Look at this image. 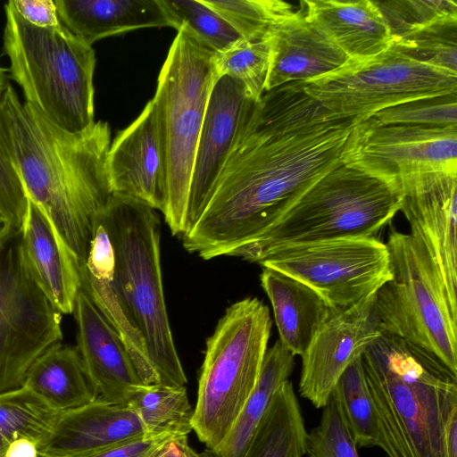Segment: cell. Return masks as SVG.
Wrapping results in <instances>:
<instances>
[{
	"label": "cell",
	"instance_id": "obj_49",
	"mask_svg": "<svg viewBox=\"0 0 457 457\" xmlns=\"http://www.w3.org/2000/svg\"><path fill=\"white\" fill-rule=\"evenodd\" d=\"M2 457H4V456H2Z\"/></svg>",
	"mask_w": 457,
	"mask_h": 457
},
{
	"label": "cell",
	"instance_id": "obj_14",
	"mask_svg": "<svg viewBox=\"0 0 457 457\" xmlns=\"http://www.w3.org/2000/svg\"><path fill=\"white\" fill-rule=\"evenodd\" d=\"M397 180L410 233L429 253L457 309V170L418 171Z\"/></svg>",
	"mask_w": 457,
	"mask_h": 457
},
{
	"label": "cell",
	"instance_id": "obj_5",
	"mask_svg": "<svg viewBox=\"0 0 457 457\" xmlns=\"http://www.w3.org/2000/svg\"><path fill=\"white\" fill-rule=\"evenodd\" d=\"M398 181L343 161L311 184L264 234L232 256L257 262L272 249L343 237H378L401 208Z\"/></svg>",
	"mask_w": 457,
	"mask_h": 457
},
{
	"label": "cell",
	"instance_id": "obj_31",
	"mask_svg": "<svg viewBox=\"0 0 457 457\" xmlns=\"http://www.w3.org/2000/svg\"><path fill=\"white\" fill-rule=\"evenodd\" d=\"M61 411L22 386L0 394V440L28 439L37 446L53 429Z\"/></svg>",
	"mask_w": 457,
	"mask_h": 457
},
{
	"label": "cell",
	"instance_id": "obj_29",
	"mask_svg": "<svg viewBox=\"0 0 457 457\" xmlns=\"http://www.w3.org/2000/svg\"><path fill=\"white\" fill-rule=\"evenodd\" d=\"M147 436H187L193 431L192 408L186 386L145 385L129 397Z\"/></svg>",
	"mask_w": 457,
	"mask_h": 457
},
{
	"label": "cell",
	"instance_id": "obj_24",
	"mask_svg": "<svg viewBox=\"0 0 457 457\" xmlns=\"http://www.w3.org/2000/svg\"><path fill=\"white\" fill-rule=\"evenodd\" d=\"M54 4L61 23L89 46L131 30L170 27L158 0H54Z\"/></svg>",
	"mask_w": 457,
	"mask_h": 457
},
{
	"label": "cell",
	"instance_id": "obj_11",
	"mask_svg": "<svg viewBox=\"0 0 457 457\" xmlns=\"http://www.w3.org/2000/svg\"><path fill=\"white\" fill-rule=\"evenodd\" d=\"M61 322L32 276L21 232L9 229L0 238V394L22 386L35 360L62 342Z\"/></svg>",
	"mask_w": 457,
	"mask_h": 457
},
{
	"label": "cell",
	"instance_id": "obj_23",
	"mask_svg": "<svg viewBox=\"0 0 457 457\" xmlns=\"http://www.w3.org/2000/svg\"><path fill=\"white\" fill-rule=\"evenodd\" d=\"M112 274V248L99 221L87 257L80 265V289L88 295L120 335L144 384L160 385L147 357L145 343L117 295Z\"/></svg>",
	"mask_w": 457,
	"mask_h": 457
},
{
	"label": "cell",
	"instance_id": "obj_8",
	"mask_svg": "<svg viewBox=\"0 0 457 457\" xmlns=\"http://www.w3.org/2000/svg\"><path fill=\"white\" fill-rule=\"evenodd\" d=\"M386 244L391 276L372 306L378 328L421 348L457 375V309L437 267L411 233L391 228Z\"/></svg>",
	"mask_w": 457,
	"mask_h": 457
},
{
	"label": "cell",
	"instance_id": "obj_40",
	"mask_svg": "<svg viewBox=\"0 0 457 457\" xmlns=\"http://www.w3.org/2000/svg\"><path fill=\"white\" fill-rule=\"evenodd\" d=\"M8 4L31 25L53 28L62 24L54 0H10Z\"/></svg>",
	"mask_w": 457,
	"mask_h": 457
},
{
	"label": "cell",
	"instance_id": "obj_20",
	"mask_svg": "<svg viewBox=\"0 0 457 457\" xmlns=\"http://www.w3.org/2000/svg\"><path fill=\"white\" fill-rule=\"evenodd\" d=\"M21 241L27 263L41 290L62 314L73 313L81 288L79 261L48 216L29 200Z\"/></svg>",
	"mask_w": 457,
	"mask_h": 457
},
{
	"label": "cell",
	"instance_id": "obj_38",
	"mask_svg": "<svg viewBox=\"0 0 457 457\" xmlns=\"http://www.w3.org/2000/svg\"><path fill=\"white\" fill-rule=\"evenodd\" d=\"M307 457H360L337 395L332 392L319 424L307 432Z\"/></svg>",
	"mask_w": 457,
	"mask_h": 457
},
{
	"label": "cell",
	"instance_id": "obj_42",
	"mask_svg": "<svg viewBox=\"0 0 457 457\" xmlns=\"http://www.w3.org/2000/svg\"><path fill=\"white\" fill-rule=\"evenodd\" d=\"M147 457H202L189 445L187 436H174L159 445Z\"/></svg>",
	"mask_w": 457,
	"mask_h": 457
},
{
	"label": "cell",
	"instance_id": "obj_33",
	"mask_svg": "<svg viewBox=\"0 0 457 457\" xmlns=\"http://www.w3.org/2000/svg\"><path fill=\"white\" fill-rule=\"evenodd\" d=\"M271 49L269 38L239 40L228 49L213 53L212 65L216 79L228 76L239 81L248 96L259 101L265 93Z\"/></svg>",
	"mask_w": 457,
	"mask_h": 457
},
{
	"label": "cell",
	"instance_id": "obj_35",
	"mask_svg": "<svg viewBox=\"0 0 457 457\" xmlns=\"http://www.w3.org/2000/svg\"><path fill=\"white\" fill-rule=\"evenodd\" d=\"M393 46L413 60L457 74V21L395 37Z\"/></svg>",
	"mask_w": 457,
	"mask_h": 457
},
{
	"label": "cell",
	"instance_id": "obj_34",
	"mask_svg": "<svg viewBox=\"0 0 457 457\" xmlns=\"http://www.w3.org/2000/svg\"><path fill=\"white\" fill-rule=\"evenodd\" d=\"M248 41L269 37L272 29L289 17L294 7L279 0H203Z\"/></svg>",
	"mask_w": 457,
	"mask_h": 457
},
{
	"label": "cell",
	"instance_id": "obj_6",
	"mask_svg": "<svg viewBox=\"0 0 457 457\" xmlns=\"http://www.w3.org/2000/svg\"><path fill=\"white\" fill-rule=\"evenodd\" d=\"M4 51L25 102L54 125L80 132L94 123L96 53L62 24L41 28L4 4Z\"/></svg>",
	"mask_w": 457,
	"mask_h": 457
},
{
	"label": "cell",
	"instance_id": "obj_44",
	"mask_svg": "<svg viewBox=\"0 0 457 457\" xmlns=\"http://www.w3.org/2000/svg\"><path fill=\"white\" fill-rule=\"evenodd\" d=\"M447 457H457V411L453 412L445 426Z\"/></svg>",
	"mask_w": 457,
	"mask_h": 457
},
{
	"label": "cell",
	"instance_id": "obj_22",
	"mask_svg": "<svg viewBox=\"0 0 457 457\" xmlns=\"http://www.w3.org/2000/svg\"><path fill=\"white\" fill-rule=\"evenodd\" d=\"M301 4L305 18L348 58L376 55L394 42L375 1L303 0Z\"/></svg>",
	"mask_w": 457,
	"mask_h": 457
},
{
	"label": "cell",
	"instance_id": "obj_45",
	"mask_svg": "<svg viewBox=\"0 0 457 457\" xmlns=\"http://www.w3.org/2000/svg\"><path fill=\"white\" fill-rule=\"evenodd\" d=\"M6 69L0 65V102L10 86L8 83V76Z\"/></svg>",
	"mask_w": 457,
	"mask_h": 457
},
{
	"label": "cell",
	"instance_id": "obj_2",
	"mask_svg": "<svg viewBox=\"0 0 457 457\" xmlns=\"http://www.w3.org/2000/svg\"><path fill=\"white\" fill-rule=\"evenodd\" d=\"M0 143L28 199L48 216L81 265L113 195L109 124L99 120L80 132L65 131L21 102L10 85L0 102Z\"/></svg>",
	"mask_w": 457,
	"mask_h": 457
},
{
	"label": "cell",
	"instance_id": "obj_41",
	"mask_svg": "<svg viewBox=\"0 0 457 457\" xmlns=\"http://www.w3.org/2000/svg\"><path fill=\"white\" fill-rule=\"evenodd\" d=\"M174 435L143 436L79 457H147L159 445Z\"/></svg>",
	"mask_w": 457,
	"mask_h": 457
},
{
	"label": "cell",
	"instance_id": "obj_21",
	"mask_svg": "<svg viewBox=\"0 0 457 457\" xmlns=\"http://www.w3.org/2000/svg\"><path fill=\"white\" fill-rule=\"evenodd\" d=\"M271 58L265 92L294 82H309L343 66L348 56L304 16L294 12L269 35Z\"/></svg>",
	"mask_w": 457,
	"mask_h": 457
},
{
	"label": "cell",
	"instance_id": "obj_39",
	"mask_svg": "<svg viewBox=\"0 0 457 457\" xmlns=\"http://www.w3.org/2000/svg\"><path fill=\"white\" fill-rule=\"evenodd\" d=\"M29 210V199L8 155L0 143V215L12 230L21 232Z\"/></svg>",
	"mask_w": 457,
	"mask_h": 457
},
{
	"label": "cell",
	"instance_id": "obj_9",
	"mask_svg": "<svg viewBox=\"0 0 457 457\" xmlns=\"http://www.w3.org/2000/svg\"><path fill=\"white\" fill-rule=\"evenodd\" d=\"M211 51L179 30L159 73L154 100L167 162V202L162 212L172 235L187 228L189 187L197 143L216 82Z\"/></svg>",
	"mask_w": 457,
	"mask_h": 457
},
{
	"label": "cell",
	"instance_id": "obj_15",
	"mask_svg": "<svg viewBox=\"0 0 457 457\" xmlns=\"http://www.w3.org/2000/svg\"><path fill=\"white\" fill-rule=\"evenodd\" d=\"M373 298L345 310L331 309L302 354L299 395L315 408L325 406L347 366L381 335Z\"/></svg>",
	"mask_w": 457,
	"mask_h": 457
},
{
	"label": "cell",
	"instance_id": "obj_18",
	"mask_svg": "<svg viewBox=\"0 0 457 457\" xmlns=\"http://www.w3.org/2000/svg\"><path fill=\"white\" fill-rule=\"evenodd\" d=\"M77 348L87 377L99 398L127 405L142 381L120 335L80 289L73 311Z\"/></svg>",
	"mask_w": 457,
	"mask_h": 457
},
{
	"label": "cell",
	"instance_id": "obj_19",
	"mask_svg": "<svg viewBox=\"0 0 457 457\" xmlns=\"http://www.w3.org/2000/svg\"><path fill=\"white\" fill-rule=\"evenodd\" d=\"M143 436V425L133 409L98 397L62 411L37 452L39 457H79Z\"/></svg>",
	"mask_w": 457,
	"mask_h": 457
},
{
	"label": "cell",
	"instance_id": "obj_12",
	"mask_svg": "<svg viewBox=\"0 0 457 457\" xmlns=\"http://www.w3.org/2000/svg\"><path fill=\"white\" fill-rule=\"evenodd\" d=\"M257 263L305 284L333 310L373 296L391 276L388 248L378 237L284 245L266 253Z\"/></svg>",
	"mask_w": 457,
	"mask_h": 457
},
{
	"label": "cell",
	"instance_id": "obj_7",
	"mask_svg": "<svg viewBox=\"0 0 457 457\" xmlns=\"http://www.w3.org/2000/svg\"><path fill=\"white\" fill-rule=\"evenodd\" d=\"M271 326L268 306L247 297L227 308L207 338L192 421L204 449L224 440L254 389Z\"/></svg>",
	"mask_w": 457,
	"mask_h": 457
},
{
	"label": "cell",
	"instance_id": "obj_27",
	"mask_svg": "<svg viewBox=\"0 0 457 457\" xmlns=\"http://www.w3.org/2000/svg\"><path fill=\"white\" fill-rule=\"evenodd\" d=\"M295 355L279 340L268 348L258 381L224 440L202 457H243L278 387L292 374Z\"/></svg>",
	"mask_w": 457,
	"mask_h": 457
},
{
	"label": "cell",
	"instance_id": "obj_47",
	"mask_svg": "<svg viewBox=\"0 0 457 457\" xmlns=\"http://www.w3.org/2000/svg\"><path fill=\"white\" fill-rule=\"evenodd\" d=\"M8 445L0 440V457L4 456Z\"/></svg>",
	"mask_w": 457,
	"mask_h": 457
},
{
	"label": "cell",
	"instance_id": "obj_17",
	"mask_svg": "<svg viewBox=\"0 0 457 457\" xmlns=\"http://www.w3.org/2000/svg\"><path fill=\"white\" fill-rule=\"evenodd\" d=\"M250 99L244 86L228 76L219 78L212 88L194 160L186 231L210 199Z\"/></svg>",
	"mask_w": 457,
	"mask_h": 457
},
{
	"label": "cell",
	"instance_id": "obj_4",
	"mask_svg": "<svg viewBox=\"0 0 457 457\" xmlns=\"http://www.w3.org/2000/svg\"><path fill=\"white\" fill-rule=\"evenodd\" d=\"M113 253V284L141 336L159 384L184 386L187 378L178 354L165 304L161 266V224L156 211L113 194L102 212Z\"/></svg>",
	"mask_w": 457,
	"mask_h": 457
},
{
	"label": "cell",
	"instance_id": "obj_43",
	"mask_svg": "<svg viewBox=\"0 0 457 457\" xmlns=\"http://www.w3.org/2000/svg\"><path fill=\"white\" fill-rule=\"evenodd\" d=\"M4 457H39L37 445L28 439L14 440L8 445Z\"/></svg>",
	"mask_w": 457,
	"mask_h": 457
},
{
	"label": "cell",
	"instance_id": "obj_1",
	"mask_svg": "<svg viewBox=\"0 0 457 457\" xmlns=\"http://www.w3.org/2000/svg\"><path fill=\"white\" fill-rule=\"evenodd\" d=\"M304 87L294 81L250 99L207 204L181 236L187 252L232 256L343 161L357 120L333 114Z\"/></svg>",
	"mask_w": 457,
	"mask_h": 457
},
{
	"label": "cell",
	"instance_id": "obj_10",
	"mask_svg": "<svg viewBox=\"0 0 457 457\" xmlns=\"http://www.w3.org/2000/svg\"><path fill=\"white\" fill-rule=\"evenodd\" d=\"M304 89L333 114L361 120L403 103L457 94V74L413 60L392 44L376 55L349 58Z\"/></svg>",
	"mask_w": 457,
	"mask_h": 457
},
{
	"label": "cell",
	"instance_id": "obj_28",
	"mask_svg": "<svg viewBox=\"0 0 457 457\" xmlns=\"http://www.w3.org/2000/svg\"><path fill=\"white\" fill-rule=\"evenodd\" d=\"M307 430L289 380L275 391L243 457H303Z\"/></svg>",
	"mask_w": 457,
	"mask_h": 457
},
{
	"label": "cell",
	"instance_id": "obj_13",
	"mask_svg": "<svg viewBox=\"0 0 457 457\" xmlns=\"http://www.w3.org/2000/svg\"><path fill=\"white\" fill-rule=\"evenodd\" d=\"M343 162L395 180L427 170H457V127L380 125L357 120Z\"/></svg>",
	"mask_w": 457,
	"mask_h": 457
},
{
	"label": "cell",
	"instance_id": "obj_32",
	"mask_svg": "<svg viewBox=\"0 0 457 457\" xmlns=\"http://www.w3.org/2000/svg\"><path fill=\"white\" fill-rule=\"evenodd\" d=\"M170 27L184 30L214 53L242 39L236 29L203 0H158Z\"/></svg>",
	"mask_w": 457,
	"mask_h": 457
},
{
	"label": "cell",
	"instance_id": "obj_36",
	"mask_svg": "<svg viewBox=\"0 0 457 457\" xmlns=\"http://www.w3.org/2000/svg\"><path fill=\"white\" fill-rule=\"evenodd\" d=\"M395 37L450 21H457L453 0L375 1Z\"/></svg>",
	"mask_w": 457,
	"mask_h": 457
},
{
	"label": "cell",
	"instance_id": "obj_26",
	"mask_svg": "<svg viewBox=\"0 0 457 457\" xmlns=\"http://www.w3.org/2000/svg\"><path fill=\"white\" fill-rule=\"evenodd\" d=\"M22 386L61 412L98 398L78 348L62 342L52 345L35 360Z\"/></svg>",
	"mask_w": 457,
	"mask_h": 457
},
{
	"label": "cell",
	"instance_id": "obj_3",
	"mask_svg": "<svg viewBox=\"0 0 457 457\" xmlns=\"http://www.w3.org/2000/svg\"><path fill=\"white\" fill-rule=\"evenodd\" d=\"M361 360L387 457H447L445 426L457 411V375L436 357L381 333Z\"/></svg>",
	"mask_w": 457,
	"mask_h": 457
},
{
	"label": "cell",
	"instance_id": "obj_16",
	"mask_svg": "<svg viewBox=\"0 0 457 457\" xmlns=\"http://www.w3.org/2000/svg\"><path fill=\"white\" fill-rule=\"evenodd\" d=\"M107 168L113 194L164 212L167 202L166 152L154 98L112 141Z\"/></svg>",
	"mask_w": 457,
	"mask_h": 457
},
{
	"label": "cell",
	"instance_id": "obj_25",
	"mask_svg": "<svg viewBox=\"0 0 457 457\" xmlns=\"http://www.w3.org/2000/svg\"><path fill=\"white\" fill-rule=\"evenodd\" d=\"M260 279L272 306L278 340L302 356L331 308L311 287L280 271L263 268Z\"/></svg>",
	"mask_w": 457,
	"mask_h": 457
},
{
	"label": "cell",
	"instance_id": "obj_48",
	"mask_svg": "<svg viewBox=\"0 0 457 457\" xmlns=\"http://www.w3.org/2000/svg\"><path fill=\"white\" fill-rule=\"evenodd\" d=\"M0 220H2L1 215H0Z\"/></svg>",
	"mask_w": 457,
	"mask_h": 457
},
{
	"label": "cell",
	"instance_id": "obj_46",
	"mask_svg": "<svg viewBox=\"0 0 457 457\" xmlns=\"http://www.w3.org/2000/svg\"><path fill=\"white\" fill-rule=\"evenodd\" d=\"M9 229L12 228H10L2 220H0V238Z\"/></svg>",
	"mask_w": 457,
	"mask_h": 457
},
{
	"label": "cell",
	"instance_id": "obj_30",
	"mask_svg": "<svg viewBox=\"0 0 457 457\" xmlns=\"http://www.w3.org/2000/svg\"><path fill=\"white\" fill-rule=\"evenodd\" d=\"M332 392L338 399L357 448H381L379 420L367 382L361 355L347 366Z\"/></svg>",
	"mask_w": 457,
	"mask_h": 457
},
{
	"label": "cell",
	"instance_id": "obj_37",
	"mask_svg": "<svg viewBox=\"0 0 457 457\" xmlns=\"http://www.w3.org/2000/svg\"><path fill=\"white\" fill-rule=\"evenodd\" d=\"M367 119L380 125L457 127V94L403 103L378 111Z\"/></svg>",
	"mask_w": 457,
	"mask_h": 457
}]
</instances>
